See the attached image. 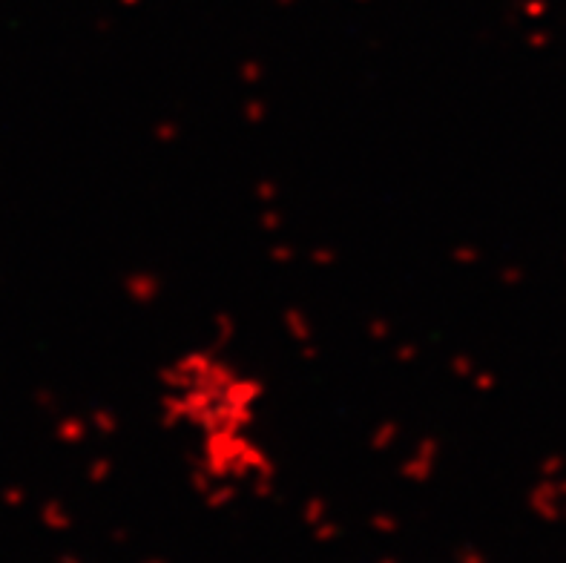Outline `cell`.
<instances>
[{
  "instance_id": "cell-1",
  "label": "cell",
  "mask_w": 566,
  "mask_h": 563,
  "mask_svg": "<svg viewBox=\"0 0 566 563\" xmlns=\"http://www.w3.org/2000/svg\"><path fill=\"white\" fill-rule=\"evenodd\" d=\"M155 414L204 480L245 486L270 472L268 380L227 345L176 348L155 373Z\"/></svg>"
}]
</instances>
